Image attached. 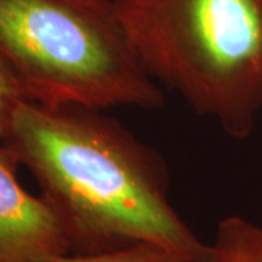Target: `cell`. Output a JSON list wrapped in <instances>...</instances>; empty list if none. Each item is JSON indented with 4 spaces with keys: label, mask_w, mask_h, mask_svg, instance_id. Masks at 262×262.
<instances>
[{
    "label": "cell",
    "mask_w": 262,
    "mask_h": 262,
    "mask_svg": "<svg viewBox=\"0 0 262 262\" xmlns=\"http://www.w3.org/2000/svg\"><path fill=\"white\" fill-rule=\"evenodd\" d=\"M5 143L37 181L72 253L159 245L189 262L206 252L168 195L159 156L102 110L24 99Z\"/></svg>",
    "instance_id": "1"
},
{
    "label": "cell",
    "mask_w": 262,
    "mask_h": 262,
    "mask_svg": "<svg viewBox=\"0 0 262 262\" xmlns=\"http://www.w3.org/2000/svg\"><path fill=\"white\" fill-rule=\"evenodd\" d=\"M156 82L233 139L262 110V0H114Z\"/></svg>",
    "instance_id": "2"
},
{
    "label": "cell",
    "mask_w": 262,
    "mask_h": 262,
    "mask_svg": "<svg viewBox=\"0 0 262 262\" xmlns=\"http://www.w3.org/2000/svg\"><path fill=\"white\" fill-rule=\"evenodd\" d=\"M0 57L42 105H163L114 0H0Z\"/></svg>",
    "instance_id": "3"
},
{
    "label": "cell",
    "mask_w": 262,
    "mask_h": 262,
    "mask_svg": "<svg viewBox=\"0 0 262 262\" xmlns=\"http://www.w3.org/2000/svg\"><path fill=\"white\" fill-rule=\"evenodd\" d=\"M18 165L0 141V262H39L72 253L54 211L19 184Z\"/></svg>",
    "instance_id": "4"
},
{
    "label": "cell",
    "mask_w": 262,
    "mask_h": 262,
    "mask_svg": "<svg viewBox=\"0 0 262 262\" xmlns=\"http://www.w3.org/2000/svg\"><path fill=\"white\" fill-rule=\"evenodd\" d=\"M194 262H262V226L239 215L219 222L214 242Z\"/></svg>",
    "instance_id": "5"
},
{
    "label": "cell",
    "mask_w": 262,
    "mask_h": 262,
    "mask_svg": "<svg viewBox=\"0 0 262 262\" xmlns=\"http://www.w3.org/2000/svg\"><path fill=\"white\" fill-rule=\"evenodd\" d=\"M39 262H189L159 245L140 244L99 253H64Z\"/></svg>",
    "instance_id": "6"
},
{
    "label": "cell",
    "mask_w": 262,
    "mask_h": 262,
    "mask_svg": "<svg viewBox=\"0 0 262 262\" xmlns=\"http://www.w3.org/2000/svg\"><path fill=\"white\" fill-rule=\"evenodd\" d=\"M24 99H29L24 84L0 57V141L6 137L13 110Z\"/></svg>",
    "instance_id": "7"
}]
</instances>
